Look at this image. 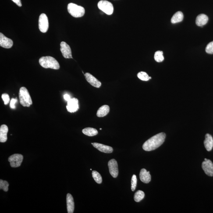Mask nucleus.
Returning a JSON list of instances; mask_svg holds the SVG:
<instances>
[{
    "label": "nucleus",
    "mask_w": 213,
    "mask_h": 213,
    "mask_svg": "<svg viewBox=\"0 0 213 213\" xmlns=\"http://www.w3.org/2000/svg\"><path fill=\"white\" fill-rule=\"evenodd\" d=\"M85 76L86 80L92 86L95 87L99 88L101 86V83L95 77L89 73L85 74Z\"/></svg>",
    "instance_id": "13"
},
{
    "label": "nucleus",
    "mask_w": 213,
    "mask_h": 213,
    "mask_svg": "<svg viewBox=\"0 0 213 213\" xmlns=\"http://www.w3.org/2000/svg\"><path fill=\"white\" fill-rule=\"evenodd\" d=\"M8 131V127L6 125H1L0 128V142L1 143H5L6 141Z\"/></svg>",
    "instance_id": "17"
},
{
    "label": "nucleus",
    "mask_w": 213,
    "mask_h": 213,
    "mask_svg": "<svg viewBox=\"0 0 213 213\" xmlns=\"http://www.w3.org/2000/svg\"><path fill=\"white\" fill-rule=\"evenodd\" d=\"M204 145L207 151H211L212 150L213 147V139L211 135L208 133L206 135Z\"/></svg>",
    "instance_id": "18"
},
{
    "label": "nucleus",
    "mask_w": 213,
    "mask_h": 213,
    "mask_svg": "<svg viewBox=\"0 0 213 213\" xmlns=\"http://www.w3.org/2000/svg\"><path fill=\"white\" fill-rule=\"evenodd\" d=\"M183 19V13L180 11L176 12L172 17L171 22L172 23H176L181 22Z\"/></svg>",
    "instance_id": "21"
},
{
    "label": "nucleus",
    "mask_w": 213,
    "mask_h": 213,
    "mask_svg": "<svg viewBox=\"0 0 213 213\" xmlns=\"http://www.w3.org/2000/svg\"><path fill=\"white\" fill-rule=\"evenodd\" d=\"M206 51L207 53L213 54V41L209 43L206 48Z\"/></svg>",
    "instance_id": "29"
},
{
    "label": "nucleus",
    "mask_w": 213,
    "mask_h": 213,
    "mask_svg": "<svg viewBox=\"0 0 213 213\" xmlns=\"http://www.w3.org/2000/svg\"><path fill=\"white\" fill-rule=\"evenodd\" d=\"M108 167L110 173L114 178L117 177L118 174V169L117 162L116 160L112 159L108 162Z\"/></svg>",
    "instance_id": "9"
},
{
    "label": "nucleus",
    "mask_w": 213,
    "mask_h": 213,
    "mask_svg": "<svg viewBox=\"0 0 213 213\" xmlns=\"http://www.w3.org/2000/svg\"><path fill=\"white\" fill-rule=\"evenodd\" d=\"M19 96L20 104L23 107H29L33 104L30 94L26 87L21 88Z\"/></svg>",
    "instance_id": "3"
},
{
    "label": "nucleus",
    "mask_w": 213,
    "mask_h": 213,
    "mask_svg": "<svg viewBox=\"0 0 213 213\" xmlns=\"http://www.w3.org/2000/svg\"><path fill=\"white\" fill-rule=\"evenodd\" d=\"M64 99L66 100V101H69V100L70 99V96L69 95V94H66L64 96Z\"/></svg>",
    "instance_id": "33"
},
{
    "label": "nucleus",
    "mask_w": 213,
    "mask_h": 213,
    "mask_svg": "<svg viewBox=\"0 0 213 213\" xmlns=\"http://www.w3.org/2000/svg\"><path fill=\"white\" fill-rule=\"evenodd\" d=\"M2 98L3 101H4V104L5 105H7L8 103H9L10 101V98L9 95L7 94H6V93L2 94Z\"/></svg>",
    "instance_id": "30"
},
{
    "label": "nucleus",
    "mask_w": 213,
    "mask_h": 213,
    "mask_svg": "<svg viewBox=\"0 0 213 213\" xmlns=\"http://www.w3.org/2000/svg\"><path fill=\"white\" fill-rule=\"evenodd\" d=\"M40 65L45 69H59L60 65L55 58L51 56L42 57L39 61Z\"/></svg>",
    "instance_id": "2"
},
{
    "label": "nucleus",
    "mask_w": 213,
    "mask_h": 213,
    "mask_svg": "<svg viewBox=\"0 0 213 213\" xmlns=\"http://www.w3.org/2000/svg\"><path fill=\"white\" fill-rule=\"evenodd\" d=\"M144 192L141 190L138 191L135 193L134 195V199L135 201L136 202H140L141 200H143L144 197Z\"/></svg>",
    "instance_id": "23"
},
{
    "label": "nucleus",
    "mask_w": 213,
    "mask_h": 213,
    "mask_svg": "<svg viewBox=\"0 0 213 213\" xmlns=\"http://www.w3.org/2000/svg\"><path fill=\"white\" fill-rule=\"evenodd\" d=\"M13 45V41L6 37L2 33H0V46L4 48L9 49Z\"/></svg>",
    "instance_id": "12"
},
{
    "label": "nucleus",
    "mask_w": 213,
    "mask_h": 213,
    "mask_svg": "<svg viewBox=\"0 0 213 213\" xmlns=\"http://www.w3.org/2000/svg\"><path fill=\"white\" fill-rule=\"evenodd\" d=\"M91 144L93 145V147L97 148L101 152L109 154L113 152V148L110 146L105 145L97 143H92Z\"/></svg>",
    "instance_id": "14"
},
{
    "label": "nucleus",
    "mask_w": 213,
    "mask_h": 213,
    "mask_svg": "<svg viewBox=\"0 0 213 213\" xmlns=\"http://www.w3.org/2000/svg\"><path fill=\"white\" fill-rule=\"evenodd\" d=\"M140 180L144 183H149L151 181V176L149 171H147L144 168H143L140 170Z\"/></svg>",
    "instance_id": "15"
},
{
    "label": "nucleus",
    "mask_w": 213,
    "mask_h": 213,
    "mask_svg": "<svg viewBox=\"0 0 213 213\" xmlns=\"http://www.w3.org/2000/svg\"><path fill=\"white\" fill-rule=\"evenodd\" d=\"M18 100L17 99L12 98L10 101V106L12 109H15L16 108L15 104L17 102Z\"/></svg>",
    "instance_id": "31"
},
{
    "label": "nucleus",
    "mask_w": 213,
    "mask_h": 213,
    "mask_svg": "<svg viewBox=\"0 0 213 213\" xmlns=\"http://www.w3.org/2000/svg\"><path fill=\"white\" fill-rule=\"evenodd\" d=\"M101 129H101V128L100 129V130H101Z\"/></svg>",
    "instance_id": "34"
},
{
    "label": "nucleus",
    "mask_w": 213,
    "mask_h": 213,
    "mask_svg": "<svg viewBox=\"0 0 213 213\" xmlns=\"http://www.w3.org/2000/svg\"><path fill=\"white\" fill-rule=\"evenodd\" d=\"M154 59L157 62H160L164 60V58L163 56V53L162 51H156L154 54Z\"/></svg>",
    "instance_id": "24"
},
{
    "label": "nucleus",
    "mask_w": 213,
    "mask_h": 213,
    "mask_svg": "<svg viewBox=\"0 0 213 213\" xmlns=\"http://www.w3.org/2000/svg\"><path fill=\"white\" fill-rule=\"evenodd\" d=\"M8 186H9V183L6 181L3 180L2 179L0 180V189H2L5 192L8 191Z\"/></svg>",
    "instance_id": "27"
},
{
    "label": "nucleus",
    "mask_w": 213,
    "mask_h": 213,
    "mask_svg": "<svg viewBox=\"0 0 213 213\" xmlns=\"http://www.w3.org/2000/svg\"><path fill=\"white\" fill-rule=\"evenodd\" d=\"M78 100L76 98H71L68 101L66 108L69 112H74L79 109Z\"/></svg>",
    "instance_id": "11"
},
{
    "label": "nucleus",
    "mask_w": 213,
    "mask_h": 213,
    "mask_svg": "<svg viewBox=\"0 0 213 213\" xmlns=\"http://www.w3.org/2000/svg\"><path fill=\"white\" fill-rule=\"evenodd\" d=\"M82 132L83 134L90 137L95 136L98 134V132L97 129L92 128H85L83 129Z\"/></svg>",
    "instance_id": "22"
},
{
    "label": "nucleus",
    "mask_w": 213,
    "mask_h": 213,
    "mask_svg": "<svg viewBox=\"0 0 213 213\" xmlns=\"http://www.w3.org/2000/svg\"><path fill=\"white\" fill-rule=\"evenodd\" d=\"M97 6L99 9L104 13L108 15L113 13L114 8L113 5L111 2L105 0H101L98 3Z\"/></svg>",
    "instance_id": "5"
},
{
    "label": "nucleus",
    "mask_w": 213,
    "mask_h": 213,
    "mask_svg": "<svg viewBox=\"0 0 213 213\" xmlns=\"http://www.w3.org/2000/svg\"><path fill=\"white\" fill-rule=\"evenodd\" d=\"M208 21V18L207 15L204 14H200L196 18V25L198 26H203L207 23Z\"/></svg>",
    "instance_id": "19"
},
{
    "label": "nucleus",
    "mask_w": 213,
    "mask_h": 213,
    "mask_svg": "<svg viewBox=\"0 0 213 213\" xmlns=\"http://www.w3.org/2000/svg\"><path fill=\"white\" fill-rule=\"evenodd\" d=\"M23 159V156L22 154H14L9 157L8 161L12 168H18L21 165Z\"/></svg>",
    "instance_id": "7"
},
{
    "label": "nucleus",
    "mask_w": 213,
    "mask_h": 213,
    "mask_svg": "<svg viewBox=\"0 0 213 213\" xmlns=\"http://www.w3.org/2000/svg\"><path fill=\"white\" fill-rule=\"evenodd\" d=\"M110 111L109 107L108 105H104L99 108L97 112V116L98 117H103L106 116Z\"/></svg>",
    "instance_id": "20"
},
{
    "label": "nucleus",
    "mask_w": 213,
    "mask_h": 213,
    "mask_svg": "<svg viewBox=\"0 0 213 213\" xmlns=\"http://www.w3.org/2000/svg\"><path fill=\"white\" fill-rule=\"evenodd\" d=\"M204 172L208 176H213V164L211 160L204 159L202 165Z\"/></svg>",
    "instance_id": "8"
},
{
    "label": "nucleus",
    "mask_w": 213,
    "mask_h": 213,
    "mask_svg": "<svg viewBox=\"0 0 213 213\" xmlns=\"http://www.w3.org/2000/svg\"><path fill=\"white\" fill-rule=\"evenodd\" d=\"M92 176L93 179L97 183L101 184L102 182V179L99 173L97 171H93L92 172Z\"/></svg>",
    "instance_id": "25"
},
{
    "label": "nucleus",
    "mask_w": 213,
    "mask_h": 213,
    "mask_svg": "<svg viewBox=\"0 0 213 213\" xmlns=\"http://www.w3.org/2000/svg\"><path fill=\"white\" fill-rule=\"evenodd\" d=\"M49 28L48 18L45 14L40 15L39 19V29L43 33H46Z\"/></svg>",
    "instance_id": "6"
},
{
    "label": "nucleus",
    "mask_w": 213,
    "mask_h": 213,
    "mask_svg": "<svg viewBox=\"0 0 213 213\" xmlns=\"http://www.w3.org/2000/svg\"><path fill=\"white\" fill-rule=\"evenodd\" d=\"M68 10L71 16L74 18H80L84 16L85 8L81 6L70 3L68 5Z\"/></svg>",
    "instance_id": "4"
},
{
    "label": "nucleus",
    "mask_w": 213,
    "mask_h": 213,
    "mask_svg": "<svg viewBox=\"0 0 213 213\" xmlns=\"http://www.w3.org/2000/svg\"><path fill=\"white\" fill-rule=\"evenodd\" d=\"M137 77L140 80L143 81H148L151 77H149L148 75L145 72H140L137 74Z\"/></svg>",
    "instance_id": "26"
},
{
    "label": "nucleus",
    "mask_w": 213,
    "mask_h": 213,
    "mask_svg": "<svg viewBox=\"0 0 213 213\" xmlns=\"http://www.w3.org/2000/svg\"><path fill=\"white\" fill-rule=\"evenodd\" d=\"M137 179L136 175H133L131 180V189L132 191H134L137 186Z\"/></svg>",
    "instance_id": "28"
},
{
    "label": "nucleus",
    "mask_w": 213,
    "mask_h": 213,
    "mask_svg": "<svg viewBox=\"0 0 213 213\" xmlns=\"http://www.w3.org/2000/svg\"><path fill=\"white\" fill-rule=\"evenodd\" d=\"M61 51L63 56L66 58H72V51L69 46L64 41L61 43Z\"/></svg>",
    "instance_id": "10"
},
{
    "label": "nucleus",
    "mask_w": 213,
    "mask_h": 213,
    "mask_svg": "<svg viewBox=\"0 0 213 213\" xmlns=\"http://www.w3.org/2000/svg\"><path fill=\"white\" fill-rule=\"evenodd\" d=\"M66 203L68 212L73 213L74 210V202L73 197L69 193L67 195Z\"/></svg>",
    "instance_id": "16"
},
{
    "label": "nucleus",
    "mask_w": 213,
    "mask_h": 213,
    "mask_svg": "<svg viewBox=\"0 0 213 213\" xmlns=\"http://www.w3.org/2000/svg\"><path fill=\"white\" fill-rule=\"evenodd\" d=\"M165 137L166 134L163 132L153 136L143 144V149L146 151H152L156 149L163 144Z\"/></svg>",
    "instance_id": "1"
},
{
    "label": "nucleus",
    "mask_w": 213,
    "mask_h": 213,
    "mask_svg": "<svg viewBox=\"0 0 213 213\" xmlns=\"http://www.w3.org/2000/svg\"><path fill=\"white\" fill-rule=\"evenodd\" d=\"M12 1L15 3L19 7H21L22 6V4L21 0H12Z\"/></svg>",
    "instance_id": "32"
}]
</instances>
